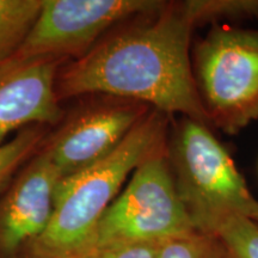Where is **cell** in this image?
<instances>
[{"label":"cell","instance_id":"6da1fadb","mask_svg":"<svg viewBox=\"0 0 258 258\" xmlns=\"http://www.w3.org/2000/svg\"><path fill=\"white\" fill-rule=\"evenodd\" d=\"M258 16L254 0L165 2L110 32L56 77L59 101L108 95L209 124L194 78L192 32L222 18Z\"/></svg>","mask_w":258,"mask_h":258},{"label":"cell","instance_id":"7a4b0ae2","mask_svg":"<svg viewBox=\"0 0 258 258\" xmlns=\"http://www.w3.org/2000/svg\"><path fill=\"white\" fill-rule=\"evenodd\" d=\"M171 118L152 109L114 152L61 179L49 225L23 258H80L88 252L97 226L128 176L166 145Z\"/></svg>","mask_w":258,"mask_h":258},{"label":"cell","instance_id":"3957f363","mask_svg":"<svg viewBox=\"0 0 258 258\" xmlns=\"http://www.w3.org/2000/svg\"><path fill=\"white\" fill-rule=\"evenodd\" d=\"M166 157L177 194L198 232L217 234L232 218L256 215L258 201L208 125L179 116L169 128Z\"/></svg>","mask_w":258,"mask_h":258},{"label":"cell","instance_id":"277c9868","mask_svg":"<svg viewBox=\"0 0 258 258\" xmlns=\"http://www.w3.org/2000/svg\"><path fill=\"white\" fill-rule=\"evenodd\" d=\"M191 62L211 127L237 134L258 120V30L215 24Z\"/></svg>","mask_w":258,"mask_h":258},{"label":"cell","instance_id":"5b68a950","mask_svg":"<svg viewBox=\"0 0 258 258\" xmlns=\"http://www.w3.org/2000/svg\"><path fill=\"white\" fill-rule=\"evenodd\" d=\"M192 232L196 230L171 176L165 145L134 170L99 221L88 252L120 244H164Z\"/></svg>","mask_w":258,"mask_h":258},{"label":"cell","instance_id":"8992f818","mask_svg":"<svg viewBox=\"0 0 258 258\" xmlns=\"http://www.w3.org/2000/svg\"><path fill=\"white\" fill-rule=\"evenodd\" d=\"M159 0H42L41 10L12 59L80 57L115 25L156 11Z\"/></svg>","mask_w":258,"mask_h":258},{"label":"cell","instance_id":"52a82bcc","mask_svg":"<svg viewBox=\"0 0 258 258\" xmlns=\"http://www.w3.org/2000/svg\"><path fill=\"white\" fill-rule=\"evenodd\" d=\"M95 98L64 121L41 150L59 170L61 179L88 169L115 151L152 110L145 103L108 95Z\"/></svg>","mask_w":258,"mask_h":258},{"label":"cell","instance_id":"ba28073f","mask_svg":"<svg viewBox=\"0 0 258 258\" xmlns=\"http://www.w3.org/2000/svg\"><path fill=\"white\" fill-rule=\"evenodd\" d=\"M61 175L41 150L0 195V258L23 257L53 217Z\"/></svg>","mask_w":258,"mask_h":258},{"label":"cell","instance_id":"9c48e42d","mask_svg":"<svg viewBox=\"0 0 258 258\" xmlns=\"http://www.w3.org/2000/svg\"><path fill=\"white\" fill-rule=\"evenodd\" d=\"M57 62L11 59L0 66V145L15 132L60 120Z\"/></svg>","mask_w":258,"mask_h":258},{"label":"cell","instance_id":"30bf717a","mask_svg":"<svg viewBox=\"0 0 258 258\" xmlns=\"http://www.w3.org/2000/svg\"><path fill=\"white\" fill-rule=\"evenodd\" d=\"M41 5L42 0H0V66L17 53Z\"/></svg>","mask_w":258,"mask_h":258},{"label":"cell","instance_id":"8fae6325","mask_svg":"<svg viewBox=\"0 0 258 258\" xmlns=\"http://www.w3.org/2000/svg\"><path fill=\"white\" fill-rule=\"evenodd\" d=\"M44 125H31L0 145V195L46 140Z\"/></svg>","mask_w":258,"mask_h":258},{"label":"cell","instance_id":"7c38bea8","mask_svg":"<svg viewBox=\"0 0 258 258\" xmlns=\"http://www.w3.org/2000/svg\"><path fill=\"white\" fill-rule=\"evenodd\" d=\"M225 258H258V221L249 217H234L219 228L217 234Z\"/></svg>","mask_w":258,"mask_h":258},{"label":"cell","instance_id":"4fadbf2b","mask_svg":"<svg viewBox=\"0 0 258 258\" xmlns=\"http://www.w3.org/2000/svg\"><path fill=\"white\" fill-rule=\"evenodd\" d=\"M158 258H225V251L218 235L196 231L165 241Z\"/></svg>","mask_w":258,"mask_h":258},{"label":"cell","instance_id":"5bb4252c","mask_svg":"<svg viewBox=\"0 0 258 258\" xmlns=\"http://www.w3.org/2000/svg\"><path fill=\"white\" fill-rule=\"evenodd\" d=\"M161 245L152 243L111 245L90 251L82 258H158Z\"/></svg>","mask_w":258,"mask_h":258},{"label":"cell","instance_id":"9a60e30c","mask_svg":"<svg viewBox=\"0 0 258 258\" xmlns=\"http://www.w3.org/2000/svg\"><path fill=\"white\" fill-rule=\"evenodd\" d=\"M252 219H254V220H257V221H258V212L256 213V215H254V217H253Z\"/></svg>","mask_w":258,"mask_h":258}]
</instances>
